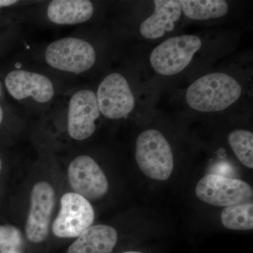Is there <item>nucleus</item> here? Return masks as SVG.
I'll return each mask as SVG.
<instances>
[{
  "instance_id": "f03ea898",
  "label": "nucleus",
  "mask_w": 253,
  "mask_h": 253,
  "mask_svg": "<svg viewBox=\"0 0 253 253\" xmlns=\"http://www.w3.org/2000/svg\"><path fill=\"white\" fill-rule=\"evenodd\" d=\"M135 158L141 172L151 179L166 181L172 174V148L159 131L148 129L139 134L136 139Z\"/></svg>"
},
{
  "instance_id": "423d86ee",
  "label": "nucleus",
  "mask_w": 253,
  "mask_h": 253,
  "mask_svg": "<svg viewBox=\"0 0 253 253\" xmlns=\"http://www.w3.org/2000/svg\"><path fill=\"white\" fill-rule=\"evenodd\" d=\"M196 196L211 206L228 207L247 202L252 199V187L241 179L209 174L200 179L196 187Z\"/></svg>"
},
{
  "instance_id": "2eb2a0df",
  "label": "nucleus",
  "mask_w": 253,
  "mask_h": 253,
  "mask_svg": "<svg viewBox=\"0 0 253 253\" xmlns=\"http://www.w3.org/2000/svg\"><path fill=\"white\" fill-rule=\"evenodd\" d=\"M179 2L184 14L196 21L222 17L229 11L228 3L223 0H183Z\"/></svg>"
},
{
  "instance_id": "9b49d317",
  "label": "nucleus",
  "mask_w": 253,
  "mask_h": 253,
  "mask_svg": "<svg viewBox=\"0 0 253 253\" xmlns=\"http://www.w3.org/2000/svg\"><path fill=\"white\" fill-rule=\"evenodd\" d=\"M5 85L11 96L17 100L32 97L37 102L46 103L54 97L52 83L39 73L15 70L6 76Z\"/></svg>"
},
{
  "instance_id": "6e6552de",
  "label": "nucleus",
  "mask_w": 253,
  "mask_h": 253,
  "mask_svg": "<svg viewBox=\"0 0 253 253\" xmlns=\"http://www.w3.org/2000/svg\"><path fill=\"white\" fill-rule=\"evenodd\" d=\"M68 177L73 192L88 201H97L109 191V181L101 167L90 156L82 155L70 163Z\"/></svg>"
},
{
  "instance_id": "6ab92c4d",
  "label": "nucleus",
  "mask_w": 253,
  "mask_h": 253,
  "mask_svg": "<svg viewBox=\"0 0 253 253\" xmlns=\"http://www.w3.org/2000/svg\"><path fill=\"white\" fill-rule=\"evenodd\" d=\"M16 3H18V1L16 0H0V8L11 6Z\"/></svg>"
},
{
  "instance_id": "f257e3e1",
  "label": "nucleus",
  "mask_w": 253,
  "mask_h": 253,
  "mask_svg": "<svg viewBox=\"0 0 253 253\" xmlns=\"http://www.w3.org/2000/svg\"><path fill=\"white\" fill-rule=\"evenodd\" d=\"M241 84L230 76L222 73L206 75L188 88V105L201 112H217L227 109L239 99Z\"/></svg>"
},
{
  "instance_id": "aec40b11",
  "label": "nucleus",
  "mask_w": 253,
  "mask_h": 253,
  "mask_svg": "<svg viewBox=\"0 0 253 253\" xmlns=\"http://www.w3.org/2000/svg\"><path fill=\"white\" fill-rule=\"evenodd\" d=\"M118 253H146L142 252V251H123V252Z\"/></svg>"
},
{
  "instance_id": "412c9836",
  "label": "nucleus",
  "mask_w": 253,
  "mask_h": 253,
  "mask_svg": "<svg viewBox=\"0 0 253 253\" xmlns=\"http://www.w3.org/2000/svg\"><path fill=\"white\" fill-rule=\"evenodd\" d=\"M3 116H4V114H3L2 109H1V106H0V125L2 123Z\"/></svg>"
},
{
  "instance_id": "39448f33",
  "label": "nucleus",
  "mask_w": 253,
  "mask_h": 253,
  "mask_svg": "<svg viewBox=\"0 0 253 253\" xmlns=\"http://www.w3.org/2000/svg\"><path fill=\"white\" fill-rule=\"evenodd\" d=\"M60 211L53 221L52 232L59 239H76L92 225L94 211L88 200L74 192L63 194Z\"/></svg>"
},
{
  "instance_id": "5701e85b",
  "label": "nucleus",
  "mask_w": 253,
  "mask_h": 253,
  "mask_svg": "<svg viewBox=\"0 0 253 253\" xmlns=\"http://www.w3.org/2000/svg\"><path fill=\"white\" fill-rule=\"evenodd\" d=\"M2 86H1V83H0V96H1V91H2Z\"/></svg>"
},
{
  "instance_id": "1a4fd4ad",
  "label": "nucleus",
  "mask_w": 253,
  "mask_h": 253,
  "mask_svg": "<svg viewBox=\"0 0 253 253\" xmlns=\"http://www.w3.org/2000/svg\"><path fill=\"white\" fill-rule=\"evenodd\" d=\"M96 95L100 113L109 119L127 117L134 109V95L128 82L119 73L106 76L99 84Z\"/></svg>"
},
{
  "instance_id": "20e7f679",
  "label": "nucleus",
  "mask_w": 253,
  "mask_h": 253,
  "mask_svg": "<svg viewBox=\"0 0 253 253\" xmlns=\"http://www.w3.org/2000/svg\"><path fill=\"white\" fill-rule=\"evenodd\" d=\"M45 60L55 69L81 74L94 66L96 52L87 42L68 37L53 42L47 46Z\"/></svg>"
},
{
  "instance_id": "ddd939ff",
  "label": "nucleus",
  "mask_w": 253,
  "mask_h": 253,
  "mask_svg": "<svg viewBox=\"0 0 253 253\" xmlns=\"http://www.w3.org/2000/svg\"><path fill=\"white\" fill-rule=\"evenodd\" d=\"M154 12L144 20L140 26V33L146 39L155 40L164 36L166 32L174 30V23L181 17L179 1L156 0Z\"/></svg>"
},
{
  "instance_id": "dca6fc26",
  "label": "nucleus",
  "mask_w": 253,
  "mask_h": 253,
  "mask_svg": "<svg viewBox=\"0 0 253 253\" xmlns=\"http://www.w3.org/2000/svg\"><path fill=\"white\" fill-rule=\"evenodd\" d=\"M253 214V202L247 201L224 208L221 214V221L224 227L231 230H252Z\"/></svg>"
},
{
  "instance_id": "4be33fe9",
  "label": "nucleus",
  "mask_w": 253,
  "mask_h": 253,
  "mask_svg": "<svg viewBox=\"0 0 253 253\" xmlns=\"http://www.w3.org/2000/svg\"><path fill=\"white\" fill-rule=\"evenodd\" d=\"M2 161H1V158H0V173L1 172V169H2Z\"/></svg>"
},
{
  "instance_id": "f3484780",
  "label": "nucleus",
  "mask_w": 253,
  "mask_h": 253,
  "mask_svg": "<svg viewBox=\"0 0 253 253\" xmlns=\"http://www.w3.org/2000/svg\"><path fill=\"white\" fill-rule=\"evenodd\" d=\"M228 141L236 157L246 167L253 168V134L252 131L236 129L231 131Z\"/></svg>"
},
{
  "instance_id": "0eeeda50",
  "label": "nucleus",
  "mask_w": 253,
  "mask_h": 253,
  "mask_svg": "<svg viewBox=\"0 0 253 253\" xmlns=\"http://www.w3.org/2000/svg\"><path fill=\"white\" fill-rule=\"evenodd\" d=\"M55 201L54 187L48 181H39L33 186L25 229L26 239L31 244H41L47 239Z\"/></svg>"
},
{
  "instance_id": "f8f14e48",
  "label": "nucleus",
  "mask_w": 253,
  "mask_h": 253,
  "mask_svg": "<svg viewBox=\"0 0 253 253\" xmlns=\"http://www.w3.org/2000/svg\"><path fill=\"white\" fill-rule=\"evenodd\" d=\"M118 242V231L113 226L91 225L68 246L66 253H113Z\"/></svg>"
},
{
  "instance_id": "7ed1b4c3",
  "label": "nucleus",
  "mask_w": 253,
  "mask_h": 253,
  "mask_svg": "<svg viewBox=\"0 0 253 253\" xmlns=\"http://www.w3.org/2000/svg\"><path fill=\"white\" fill-rule=\"evenodd\" d=\"M201 45V40L196 36L173 37L153 50L150 62L155 71L160 74L174 76L189 66Z\"/></svg>"
},
{
  "instance_id": "a211bd4d",
  "label": "nucleus",
  "mask_w": 253,
  "mask_h": 253,
  "mask_svg": "<svg viewBox=\"0 0 253 253\" xmlns=\"http://www.w3.org/2000/svg\"><path fill=\"white\" fill-rule=\"evenodd\" d=\"M0 253H26L21 231L9 224L0 225Z\"/></svg>"
},
{
  "instance_id": "4468645a",
  "label": "nucleus",
  "mask_w": 253,
  "mask_h": 253,
  "mask_svg": "<svg viewBox=\"0 0 253 253\" xmlns=\"http://www.w3.org/2000/svg\"><path fill=\"white\" fill-rule=\"evenodd\" d=\"M94 6L88 0H54L48 5L47 16L57 25H76L92 17Z\"/></svg>"
},
{
  "instance_id": "9d476101",
  "label": "nucleus",
  "mask_w": 253,
  "mask_h": 253,
  "mask_svg": "<svg viewBox=\"0 0 253 253\" xmlns=\"http://www.w3.org/2000/svg\"><path fill=\"white\" fill-rule=\"evenodd\" d=\"M100 111L96 95L89 89H82L70 100L68 114V132L73 139L83 141L94 134L95 121Z\"/></svg>"
}]
</instances>
